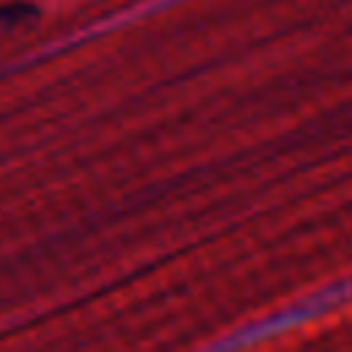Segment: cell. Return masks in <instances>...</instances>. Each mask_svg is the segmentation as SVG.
I'll return each instance as SVG.
<instances>
[{
	"instance_id": "obj_1",
	"label": "cell",
	"mask_w": 352,
	"mask_h": 352,
	"mask_svg": "<svg viewBox=\"0 0 352 352\" xmlns=\"http://www.w3.org/2000/svg\"><path fill=\"white\" fill-rule=\"evenodd\" d=\"M33 16H36V11L28 8V6H6V8H0V44L6 38H11L16 30H22L25 25H30Z\"/></svg>"
}]
</instances>
